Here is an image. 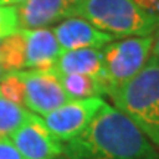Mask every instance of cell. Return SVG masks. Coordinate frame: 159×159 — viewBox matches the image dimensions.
Returning <instances> with one entry per match:
<instances>
[{
  "label": "cell",
  "mask_w": 159,
  "mask_h": 159,
  "mask_svg": "<svg viewBox=\"0 0 159 159\" xmlns=\"http://www.w3.org/2000/svg\"><path fill=\"white\" fill-rule=\"evenodd\" d=\"M66 159H158V148L116 108L105 102L89 125L63 143Z\"/></svg>",
  "instance_id": "cell-1"
},
{
  "label": "cell",
  "mask_w": 159,
  "mask_h": 159,
  "mask_svg": "<svg viewBox=\"0 0 159 159\" xmlns=\"http://www.w3.org/2000/svg\"><path fill=\"white\" fill-rule=\"evenodd\" d=\"M115 106L159 148V65L152 59L128 83L108 94Z\"/></svg>",
  "instance_id": "cell-2"
},
{
  "label": "cell",
  "mask_w": 159,
  "mask_h": 159,
  "mask_svg": "<svg viewBox=\"0 0 159 159\" xmlns=\"http://www.w3.org/2000/svg\"><path fill=\"white\" fill-rule=\"evenodd\" d=\"M74 16L89 21L114 39L152 35L159 27L134 0H78Z\"/></svg>",
  "instance_id": "cell-3"
},
{
  "label": "cell",
  "mask_w": 159,
  "mask_h": 159,
  "mask_svg": "<svg viewBox=\"0 0 159 159\" xmlns=\"http://www.w3.org/2000/svg\"><path fill=\"white\" fill-rule=\"evenodd\" d=\"M153 44V34L143 37L115 39L102 47L108 94L116 87L134 78L149 62Z\"/></svg>",
  "instance_id": "cell-4"
},
{
  "label": "cell",
  "mask_w": 159,
  "mask_h": 159,
  "mask_svg": "<svg viewBox=\"0 0 159 159\" xmlns=\"http://www.w3.org/2000/svg\"><path fill=\"white\" fill-rule=\"evenodd\" d=\"M24 83V106L30 112L44 116L69 100L61 80L53 71H16Z\"/></svg>",
  "instance_id": "cell-5"
},
{
  "label": "cell",
  "mask_w": 159,
  "mask_h": 159,
  "mask_svg": "<svg viewBox=\"0 0 159 159\" xmlns=\"http://www.w3.org/2000/svg\"><path fill=\"white\" fill-rule=\"evenodd\" d=\"M103 105L105 100L102 97L69 100L68 103L41 116V119L52 136L63 144L78 136Z\"/></svg>",
  "instance_id": "cell-6"
},
{
  "label": "cell",
  "mask_w": 159,
  "mask_h": 159,
  "mask_svg": "<svg viewBox=\"0 0 159 159\" xmlns=\"http://www.w3.org/2000/svg\"><path fill=\"white\" fill-rule=\"evenodd\" d=\"M9 139L22 159H61L63 156V144L52 136L41 116L35 114L30 115Z\"/></svg>",
  "instance_id": "cell-7"
},
{
  "label": "cell",
  "mask_w": 159,
  "mask_h": 159,
  "mask_svg": "<svg viewBox=\"0 0 159 159\" xmlns=\"http://www.w3.org/2000/svg\"><path fill=\"white\" fill-rule=\"evenodd\" d=\"M78 0H25L16 6L18 22L21 30L49 28L74 16Z\"/></svg>",
  "instance_id": "cell-8"
},
{
  "label": "cell",
  "mask_w": 159,
  "mask_h": 159,
  "mask_svg": "<svg viewBox=\"0 0 159 159\" xmlns=\"http://www.w3.org/2000/svg\"><path fill=\"white\" fill-rule=\"evenodd\" d=\"M52 31L56 37L62 50H75V49H102L103 46L115 40L112 35L106 34L91 25L80 16L66 18L52 27Z\"/></svg>",
  "instance_id": "cell-9"
},
{
  "label": "cell",
  "mask_w": 159,
  "mask_h": 159,
  "mask_svg": "<svg viewBox=\"0 0 159 159\" xmlns=\"http://www.w3.org/2000/svg\"><path fill=\"white\" fill-rule=\"evenodd\" d=\"M25 37L24 71H49L55 66L62 47L52 28L22 30Z\"/></svg>",
  "instance_id": "cell-10"
},
{
  "label": "cell",
  "mask_w": 159,
  "mask_h": 159,
  "mask_svg": "<svg viewBox=\"0 0 159 159\" xmlns=\"http://www.w3.org/2000/svg\"><path fill=\"white\" fill-rule=\"evenodd\" d=\"M56 74H83L97 80L108 96V80L105 72L102 49H75L62 50L55 66L52 68Z\"/></svg>",
  "instance_id": "cell-11"
},
{
  "label": "cell",
  "mask_w": 159,
  "mask_h": 159,
  "mask_svg": "<svg viewBox=\"0 0 159 159\" xmlns=\"http://www.w3.org/2000/svg\"><path fill=\"white\" fill-rule=\"evenodd\" d=\"M25 37L22 30L0 40V68L5 72L24 71Z\"/></svg>",
  "instance_id": "cell-12"
},
{
  "label": "cell",
  "mask_w": 159,
  "mask_h": 159,
  "mask_svg": "<svg viewBox=\"0 0 159 159\" xmlns=\"http://www.w3.org/2000/svg\"><path fill=\"white\" fill-rule=\"evenodd\" d=\"M52 71V69H50ZM56 74V72H55ZM63 90L68 93L72 100L89 99V97H102L105 90L97 80L83 74H57Z\"/></svg>",
  "instance_id": "cell-13"
},
{
  "label": "cell",
  "mask_w": 159,
  "mask_h": 159,
  "mask_svg": "<svg viewBox=\"0 0 159 159\" xmlns=\"http://www.w3.org/2000/svg\"><path fill=\"white\" fill-rule=\"evenodd\" d=\"M31 114L25 106L9 102L0 94V140L9 139Z\"/></svg>",
  "instance_id": "cell-14"
},
{
  "label": "cell",
  "mask_w": 159,
  "mask_h": 159,
  "mask_svg": "<svg viewBox=\"0 0 159 159\" xmlns=\"http://www.w3.org/2000/svg\"><path fill=\"white\" fill-rule=\"evenodd\" d=\"M0 94L6 100L24 106V83L18 72H5L0 77Z\"/></svg>",
  "instance_id": "cell-15"
},
{
  "label": "cell",
  "mask_w": 159,
  "mask_h": 159,
  "mask_svg": "<svg viewBox=\"0 0 159 159\" xmlns=\"http://www.w3.org/2000/svg\"><path fill=\"white\" fill-rule=\"evenodd\" d=\"M16 6H3L0 5V39L15 34L19 31Z\"/></svg>",
  "instance_id": "cell-16"
},
{
  "label": "cell",
  "mask_w": 159,
  "mask_h": 159,
  "mask_svg": "<svg viewBox=\"0 0 159 159\" xmlns=\"http://www.w3.org/2000/svg\"><path fill=\"white\" fill-rule=\"evenodd\" d=\"M0 159H22L19 152L12 144L11 139H2L0 140Z\"/></svg>",
  "instance_id": "cell-17"
},
{
  "label": "cell",
  "mask_w": 159,
  "mask_h": 159,
  "mask_svg": "<svg viewBox=\"0 0 159 159\" xmlns=\"http://www.w3.org/2000/svg\"><path fill=\"white\" fill-rule=\"evenodd\" d=\"M143 11L159 22V0H134Z\"/></svg>",
  "instance_id": "cell-18"
},
{
  "label": "cell",
  "mask_w": 159,
  "mask_h": 159,
  "mask_svg": "<svg viewBox=\"0 0 159 159\" xmlns=\"http://www.w3.org/2000/svg\"><path fill=\"white\" fill-rule=\"evenodd\" d=\"M150 59H152L155 63L159 65V27L155 30V33H153V44H152Z\"/></svg>",
  "instance_id": "cell-19"
},
{
  "label": "cell",
  "mask_w": 159,
  "mask_h": 159,
  "mask_svg": "<svg viewBox=\"0 0 159 159\" xmlns=\"http://www.w3.org/2000/svg\"><path fill=\"white\" fill-rule=\"evenodd\" d=\"M25 0H0V5L3 6H18L21 5V3H24Z\"/></svg>",
  "instance_id": "cell-20"
},
{
  "label": "cell",
  "mask_w": 159,
  "mask_h": 159,
  "mask_svg": "<svg viewBox=\"0 0 159 159\" xmlns=\"http://www.w3.org/2000/svg\"><path fill=\"white\" fill-rule=\"evenodd\" d=\"M2 40V39H0ZM2 75H3V71H2V68H0V77H2Z\"/></svg>",
  "instance_id": "cell-21"
},
{
  "label": "cell",
  "mask_w": 159,
  "mask_h": 159,
  "mask_svg": "<svg viewBox=\"0 0 159 159\" xmlns=\"http://www.w3.org/2000/svg\"><path fill=\"white\" fill-rule=\"evenodd\" d=\"M158 159H159V158H158Z\"/></svg>",
  "instance_id": "cell-22"
}]
</instances>
